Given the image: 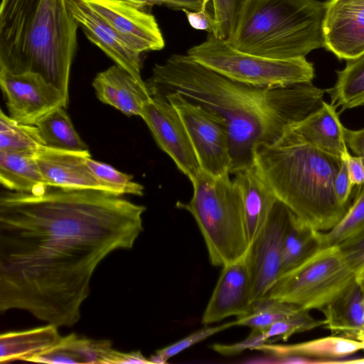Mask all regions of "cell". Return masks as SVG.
<instances>
[{"label": "cell", "mask_w": 364, "mask_h": 364, "mask_svg": "<svg viewBox=\"0 0 364 364\" xmlns=\"http://www.w3.org/2000/svg\"><path fill=\"white\" fill-rule=\"evenodd\" d=\"M337 107L323 100L321 105L301 121L288 127L282 136L309 144L316 149L343 158L347 153L343 126Z\"/></svg>", "instance_id": "ac0fdd59"}, {"label": "cell", "mask_w": 364, "mask_h": 364, "mask_svg": "<svg viewBox=\"0 0 364 364\" xmlns=\"http://www.w3.org/2000/svg\"><path fill=\"white\" fill-rule=\"evenodd\" d=\"M252 304L251 276L245 253L223 267L202 323L208 325L231 316H244L250 311Z\"/></svg>", "instance_id": "9a60e30c"}, {"label": "cell", "mask_w": 364, "mask_h": 364, "mask_svg": "<svg viewBox=\"0 0 364 364\" xmlns=\"http://www.w3.org/2000/svg\"><path fill=\"white\" fill-rule=\"evenodd\" d=\"M141 7L152 6L154 5H164V0H123Z\"/></svg>", "instance_id": "ee69618b"}, {"label": "cell", "mask_w": 364, "mask_h": 364, "mask_svg": "<svg viewBox=\"0 0 364 364\" xmlns=\"http://www.w3.org/2000/svg\"><path fill=\"white\" fill-rule=\"evenodd\" d=\"M151 97L181 95L220 117L229 138L230 173L252 167L255 151L275 144L286 129L318 109L326 90L311 82L259 87L229 79L191 59L173 54L156 64L145 82Z\"/></svg>", "instance_id": "7a4b0ae2"}, {"label": "cell", "mask_w": 364, "mask_h": 364, "mask_svg": "<svg viewBox=\"0 0 364 364\" xmlns=\"http://www.w3.org/2000/svg\"><path fill=\"white\" fill-rule=\"evenodd\" d=\"M233 326H235V321L220 326L201 328L171 345L156 350V353L152 355L149 359L151 363H166L169 358L183 350Z\"/></svg>", "instance_id": "836d02e7"}, {"label": "cell", "mask_w": 364, "mask_h": 364, "mask_svg": "<svg viewBox=\"0 0 364 364\" xmlns=\"http://www.w3.org/2000/svg\"><path fill=\"white\" fill-rule=\"evenodd\" d=\"M36 126L46 147L73 151L88 150L63 107L45 115Z\"/></svg>", "instance_id": "83f0119b"}, {"label": "cell", "mask_w": 364, "mask_h": 364, "mask_svg": "<svg viewBox=\"0 0 364 364\" xmlns=\"http://www.w3.org/2000/svg\"><path fill=\"white\" fill-rule=\"evenodd\" d=\"M353 184L350 181L346 161L342 159L340 170L334 180V191L339 203L348 206V200L352 191Z\"/></svg>", "instance_id": "74e56055"}, {"label": "cell", "mask_w": 364, "mask_h": 364, "mask_svg": "<svg viewBox=\"0 0 364 364\" xmlns=\"http://www.w3.org/2000/svg\"><path fill=\"white\" fill-rule=\"evenodd\" d=\"M0 182L9 191L36 193L49 186L36 159V152L0 151Z\"/></svg>", "instance_id": "cb8c5ba5"}, {"label": "cell", "mask_w": 364, "mask_h": 364, "mask_svg": "<svg viewBox=\"0 0 364 364\" xmlns=\"http://www.w3.org/2000/svg\"><path fill=\"white\" fill-rule=\"evenodd\" d=\"M90 157L88 150L73 151L43 146L36 152L37 163L49 187L107 191L87 164Z\"/></svg>", "instance_id": "e0dca14e"}, {"label": "cell", "mask_w": 364, "mask_h": 364, "mask_svg": "<svg viewBox=\"0 0 364 364\" xmlns=\"http://www.w3.org/2000/svg\"><path fill=\"white\" fill-rule=\"evenodd\" d=\"M325 320H316L304 311L298 316L278 321L263 330L267 343L287 341L293 334L324 326Z\"/></svg>", "instance_id": "d6a6232c"}, {"label": "cell", "mask_w": 364, "mask_h": 364, "mask_svg": "<svg viewBox=\"0 0 364 364\" xmlns=\"http://www.w3.org/2000/svg\"><path fill=\"white\" fill-rule=\"evenodd\" d=\"M234 174L233 179L239 186L242 193L250 245L266 223L277 198L259 174L255 164Z\"/></svg>", "instance_id": "ffe728a7"}, {"label": "cell", "mask_w": 364, "mask_h": 364, "mask_svg": "<svg viewBox=\"0 0 364 364\" xmlns=\"http://www.w3.org/2000/svg\"><path fill=\"white\" fill-rule=\"evenodd\" d=\"M355 282V271L339 245L319 247L281 276L266 297L310 311L321 310Z\"/></svg>", "instance_id": "ba28073f"}, {"label": "cell", "mask_w": 364, "mask_h": 364, "mask_svg": "<svg viewBox=\"0 0 364 364\" xmlns=\"http://www.w3.org/2000/svg\"><path fill=\"white\" fill-rule=\"evenodd\" d=\"M45 146L36 125L21 124L0 111V151L36 152Z\"/></svg>", "instance_id": "4dcf8cb0"}, {"label": "cell", "mask_w": 364, "mask_h": 364, "mask_svg": "<svg viewBox=\"0 0 364 364\" xmlns=\"http://www.w3.org/2000/svg\"><path fill=\"white\" fill-rule=\"evenodd\" d=\"M333 335L352 338L364 329V295L355 282L321 310Z\"/></svg>", "instance_id": "603a6c76"}, {"label": "cell", "mask_w": 364, "mask_h": 364, "mask_svg": "<svg viewBox=\"0 0 364 364\" xmlns=\"http://www.w3.org/2000/svg\"><path fill=\"white\" fill-rule=\"evenodd\" d=\"M346 161L349 177L353 186H361L364 184V157L353 156L347 153L343 158Z\"/></svg>", "instance_id": "ab89813d"}, {"label": "cell", "mask_w": 364, "mask_h": 364, "mask_svg": "<svg viewBox=\"0 0 364 364\" xmlns=\"http://www.w3.org/2000/svg\"><path fill=\"white\" fill-rule=\"evenodd\" d=\"M119 363H151L149 358L144 357L139 351L121 353L114 349L107 357L105 364Z\"/></svg>", "instance_id": "60d3db41"}, {"label": "cell", "mask_w": 364, "mask_h": 364, "mask_svg": "<svg viewBox=\"0 0 364 364\" xmlns=\"http://www.w3.org/2000/svg\"><path fill=\"white\" fill-rule=\"evenodd\" d=\"M342 70H337L333 87L326 90L331 104L341 107L340 112L364 105V53L346 60Z\"/></svg>", "instance_id": "4316f807"}, {"label": "cell", "mask_w": 364, "mask_h": 364, "mask_svg": "<svg viewBox=\"0 0 364 364\" xmlns=\"http://www.w3.org/2000/svg\"><path fill=\"white\" fill-rule=\"evenodd\" d=\"M177 110L191 139L201 170L215 176L230 173L227 126L212 111L174 93L165 97Z\"/></svg>", "instance_id": "9c48e42d"}, {"label": "cell", "mask_w": 364, "mask_h": 364, "mask_svg": "<svg viewBox=\"0 0 364 364\" xmlns=\"http://www.w3.org/2000/svg\"><path fill=\"white\" fill-rule=\"evenodd\" d=\"M342 159L282 136L273 145L255 151V164L278 200L318 232L332 229L348 207L335 193L334 180Z\"/></svg>", "instance_id": "277c9868"}, {"label": "cell", "mask_w": 364, "mask_h": 364, "mask_svg": "<svg viewBox=\"0 0 364 364\" xmlns=\"http://www.w3.org/2000/svg\"><path fill=\"white\" fill-rule=\"evenodd\" d=\"M78 27L65 0H2L0 68L38 73L68 98Z\"/></svg>", "instance_id": "3957f363"}, {"label": "cell", "mask_w": 364, "mask_h": 364, "mask_svg": "<svg viewBox=\"0 0 364 364\" xmlns=\"http://www.w3.org/2000/svg\"><path fill=\"white\" fill-rule=\"evenodd\" d=\"M141 117L159 147L193 181L201 168L186 128L175 107L165 98L151 97Z\"/></svg>", "instance_id": "7c38bea8"}, {"label": "cell", "mask_w": 364, "mask_h": 364, "mask_svg": "<svg viewBox=\"0 0 364 364\" xmlns=\"http://www.w3.org/2000/svg\"><path fill=\"white\" fill-rule=\"evenodd\" d=\"M53 324L30 330L8 332L0 337V363L29 361L54 346L62 336Z\"/></svg>", "instance_id": "d4e9b609"}, {"label": "cell", "mask_w": 364, "mask_h": 364, "mask_svg": "<svg viewBox=\"0 0 364 364\" xmlns=\"http://www.w3.org/2000/svg\"><path fill=\"white\" fill-rule=\"evenodd\" d=\"M135 51L160 50L165 42L159 24L145 8L123 0H82Z\"/></svg>", "instance_id": "4fadbf2b"}, {"label": "cell", "mask_w": 364, "mask_h": 364, "mask_svg": "<svg viewBox=\"0 0 364 364\" xmlns=\"http://www.w3.org/2000/svg\"><path fill=\"white\" fill-rule=\"evenodd\" d=\"M164 5L173 9L206 10L211 0H164Z\"/></svg>", "instance_id": "7bdbcfd3"}, {"label": "cell", "mask_w": 364, "mask_h": 364, "mask_svg": "<svg viewBox=\"0 0 364 364\" xmlns=\"http://www.w3.org/2000/svg\"><path fill=\"white\" fill-rule=\"evenodd\" d=\"M251 329L249 336L242 341L233 344L214 343L210 348L222 355L232 356L240 354L247 349L255 350L260 345L267 343L262 330Z\"/></svg>", "instance_id": "d590c367"}, {"label": "cell", "mask_w": 364, "mask_h": 364, "mask_svg": "<svg viewBox=\"0 0 364 364\" xmlns=\"http://www.w3.org/2000/svg\"><path fill=\"white\" fill-rule=\"evenodd\" d=\"M339 246L355 272L364 264V234Z\"/></svg>", "instance_id": "8d00e7d4"}, {"label": "cell", "mask_w": 364, "mask_h": 364, "mask_svg": "<svg viewBox=\"0 0 364 364\" xmlns=\"http://www.w3.org/2000/svg\"><path fill=\"white\" fill-rule=\"evenodd\" d=\"M322 24L324 48L338 59L364 53V0H328Z\"/></svg>", "instance_id": "5bb4252c"}, {"label": "cell", "mask_w": 364, "mask_h": 364, "mask_svg": "<svg viewBox=\"0 0 364 364\" xmlns=\"http://www.w3.org/2000/svg\"><path fill=\"white\" fill-rule=\"evenodd\" d=\"M146 208L97 189L48 187L0 196V311L70 327L99 264L132 249Z\"/></svg>", "instance_id": "6da1fadb"}, {"label": "cell", "mask_w": 364, "mask_h": 364, "mask_svg": "<svg viewBox=\"0 0 364 364\" xmlns=\"http://www.w3.org/2000/svg\"><path fill=\"white\" fill-rule=\"evenodd\" d=\"M92 85L102 102L129 117H141L144 105L151 98L146 84L117 64L97 73Z\"/></svg>", "instance_id": "d6986e66"}, {"label": "cell", "mask_w": 364, "mask_h": 364, "mask_svg": "<svg viewBox=\"0 0 364 364\" xmlns=\"http://www.w3.org/2000/svg\"><path fill=\"white\" fill-rule=\"evenodd\" d=\"M325 3L317 0H245L226 39L238 50L264 58H304L324 47Z\"/></svg>", "instance_id": "5b68a950"}, {"label": "cell", "mask_w": 364, "mask_h": 364, "mask_svg": "<svg viewBox=\"0 0 364 364\" xmlns=\"http://www.w3.org/2000/svg\"><path fill=\"white\" fill-rule=\"evenodd\" d=\"M186 55L229 79L259 87L311 82L315 76L313 64L305 57L279 60L250 54L212 32L203 42L189 48Z\"/></svg>", "instance_id": "52a82bcc"}, {"label": "cell", "mask_w": 364, "mask_h": 364, "mask_svg": "<svg viewBox=\"0 0 364 364\" xmlns=\"http://www.w3.org/2000/svg\"><path fill=\"white\" fill-rule=\"evenodd\" d=\"M0 85L9 117L24 124L36 125L55 109L66 107L68 98L35 73L14 74L0 68Z\"/></svg>", "instance_id": "8fae6325"}, {"label": "cell", "mask_w": 364, "mask_h": 364, "mask_svg": "<svg viewBox=\"0 0 364 364\" xmlns=\"http://www.w3.org/2000/svg\"><path fill=\"white\" fill-rule=\"evenodd\" d=\"M361 342L341 336L333 335L298 343L281 345L264 343L255 348L274 358L302 356L322 361L337 363L362 350Z\"/></svg>", "instance_id": "44dd1931"}, {"label": "cell", "mask_w": 364, "mask_h": 364, "mask_svg": "<svg viewBox=\"0 0 364 364\" xmlns=\"http://www.w3.org/2000/svg\"><path fill=\"white\" fill-rule=\"evenodd\" d=\"M319 247L318 231L307 225L291 210L283 241L279 277Z\"/></svg>", "instance_id": "484cf974"}, {"label": "cell", "mask_w": 364, "mask_h": 364, "mask_svg": "<svg viewBox=\"0 0 364 364\" xmlns=\"http://www.w3.org/2000/svg\"><path fill=\"white\" fill-rule=\"evenodd\" d=\"M89 168L104 185L107 191L118 195L133 194L142 196L144 187L132 181V176L120 172L109 164L93 160L91 157L86 161Z\"/></svg>", "instance_id": "1f68e13d"}, {"label": "cell", "mask_w": 364, "mask_h": 364, "mask_svg": "<svg viewBox=\"0 0 364 364\" xmlns=\"http://www.w3.org/2000/svg\"><path fill=\"white\" fill-rule=\"evenodd\" d=\"M68 11L87 38L97 46L115 64L129 72L138 81L141 76L139 53L130 48L120 36L82 0H65Z\"/></svg>", "instance_id": "2e32d148"}, {"label": "cell", "mask_w": 364, "mask_h": 364, "mask_svg": "<svg viewBox=\"0 0 364 364\" xmlns=\"http://www.w3.org/2000/svg\"><path fill=\"white\" fill-rule=\"evenodd\" d=\"M229 175L200 170L191 182V200L176 204L193 216L210 263L222 267L242 257L249 247L241 191Z\"/></svg>", "instance_id": "8992f818"}, {"label": "cell", "mask_w": 364, "mask_h": 364, "mask_svg": "<svg viewBox=\"0 0 364 364\" xmlns=\"http://www.w3.org/2000/svg\"><path fill=\"white\" fill-rule=\"evenodd\" d=\"M353 204L331 230L318 232L320 247L340 245L364 234V184Z\"/></svg>", "instance_id": "f546056e"}, {"label": "cell", "mask_w": 364, "mask_h": 364, "mask_svg": "<svg viewBox=\"0 0 364 364\" xmlns=\"http://www.w3.org/2000/svg\"><path fill=\"white\" fill-rule=\"evenodd\" d=\"M355 281L361 289L364 295V264L355 271Z\"/></svg>", "instance_id": "f6af8a7d"}, {"label": "cell", "mask_w": 364, "mask_h": 364, "mask_svg": "<svg viewBox=\"0 0 364 364\" xmlns=\"http://www.w3.org/2000/svg\"><path fill=\"white\" fill-rule=\"evenodd\" d=\"M186 14L190 26L196 30L205 31L208 33L213 31L214 19L212 13L206 10L191 11L181 10Z\"/></svg>", "instance_id": "f35d334b"}, {"label": "cell", "mask_w": 364, "mask_h": 364, "mask_svg": "<svg viewBox=\"0 0 364 364\" xmlns=\"http://www.w3.org/2000/svg\"><path fill=\"white\" fill-rule=\"evenodd\" d=\"M304 310L290 303L263 297L252 302L250 311L235 321V326L264 330L276 321L299 315Z\"/></svg>", "instance_id": "f1b7e54d"}, {"label": "cell", "mask_w": 364, "mask_h": 364, "mask_svg": "<svg viewBox=\"0 0 364 364\" xmlns=\"http://www.w3.org/2000/svg\"><path fill=\"white\" fill-rule=\"evenodd\" d=\"M343 133L347 146L356 156L364 157V128L351 130L343 127Z\"/></svg>", "instance_id": "b9f144b4"}, {"label": "cell", "mask_w": 364, "mask_h": 364, "mask_svg": "<svg viewBox=\"0 0 364 364\" xmlns=\"http://www.w3.org/2000/svg\"><path fill=\"white\" fill-rule=\"evenodd\" d=\"M112 345L108 340H92L71 333L61 337L54 346L29 361L52 364H105L113 349Z\"/></svg>", "instance_id": "7402d4cb"}, {"label": "cell", "mask_w": 364, "mask_h": 364, "mask_svg": "<svg viewBox=\"0 0 364 364\" xmlns=\"http://www.w3.org/2000/svg\"><path fill=\"white\" fill-rule=\"evenodd\" d=\"M291 213V210L277 199L246 252L251 276L252 302L264 297L279 278L283 241Z\"/></svg>", "instance_id": "30bf717a"}, {"label": "cell", "mask_w": 364, "mask_h": 364, "mask_svg": "<svg viewBox=\"0 0 364 364\" xmlns=\"http://www.w3.org/2000/svg\"><path fill=\"white\" fill-rule=\"evenodd\" d=\"M353 339L357 340L362 343V350H364V329L359 331L357 332L354 336L353 337Z\"/></svg>", "instance_id": "bcb514c9"}, {"label": "cell", "mask_w": 364, "mask_h": 364, "mask_svg": "<svg viewBox=\"0 0 364 364\" xmlns=\"http://www.w3.org/2000/svg\"><path fill=\"white\" fill-rule=\"evenodd\" d=\"M245 0H211L214 25L212 33L227 39L232 32Z\"/></svg>", "instance_id": "e575fe53"}]
</instances>
